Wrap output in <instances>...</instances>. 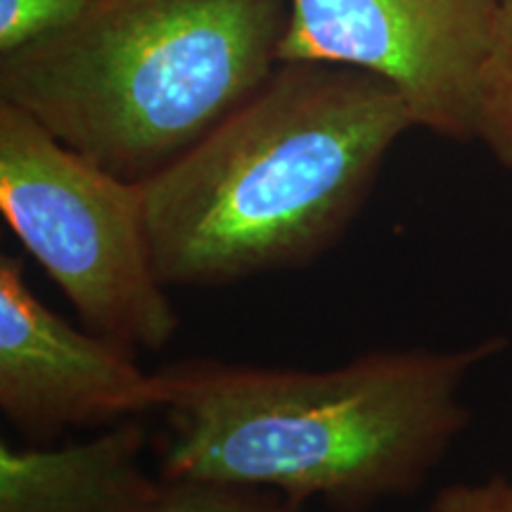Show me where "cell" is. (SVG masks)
Instances as JSON below:
<instances>
[{
    "mask_svg": "<svg viewBox=\"0 0 512 512\" xmlns=\"http://www.w3.org/2000/svg\"><path fill=\"white\" fill-rule=\"evenodd\" d=\"M503 335L375 349L325 370L185 358L157 370L164 482H216L368 512L418 494L472 422L463 399Z\"/></svg>",
    "mask_w": 512,
    "mask_h": 512,
    "instance_id": "6da1fadb",
    "label": "cell"
},
{
    "mask_svg": "<svg viewBox=\"0 0 512 512\" xmlns=\"http://www.w3.org/2000/svg\"><path fill=\"white\" fill-rule=\"evenodd\" d=\"M413 128L401 95L373 74L280 62L238 112L140 181L159 278L207 290L316 264Z\"/></svg>",
    "mask_w": 512,
    "mask_h": 512,
    "instance_id": "7a4b0ae2",
    "label": "cell"
},
{
    "mask_svg": "<svg viewBox=\"0 0 512 512\" xmlns=\"http://www.w3.org/2000/svg\"><path fill=\"white\" fill-rule=\"evenodd\" d=\"M287 17V0H91L0 55V100L100 169L147 181L264 86Z\"/></svg>",
    "mask_w": 512,
    "mask_h": 512,
    "instance_id": "3957f363",
    "label": "cell"
},
{
    "mask_svg": "<svg viewBox=\"0 0 512 512\" xmlns=\"http://www.w3.org/2000/svg\"><path fill=\"white\" fill-rule=\"evenodd\" d=\"M0 214L83 328L162 351L181 318L159 278L140 183L69 150L0 100Z\"/></svg>",
    "mask_w": 512,
    "mask_h": 512,
    "instance_id": "277c9868",
    "label": "cell"
},
{
    "mask_svg": "<svg viewBox=\"0 0 512 512\" xmlns=\"http://www.w3.org/2000/svg\"><path fill=\"white\" fill-rule=\"evenodd\" d=\"M280 62H320L387 81L415 128L477 140L479 76L498 0H287Z\"/></svg>",
    "mask_w": 512,
    "mask_h": 512,
    "instance_id": "5b68a950",
    "label": "cell"
},
{
    "mask_svg": "<svg viewBox=\"0 0 512 512\" xmlns=\"http://www.w3.org/2000/svg\"><path fill=\"white\" fill-rule=\"evenodd\" d=\"M136 351L74 328L31 290L22 259L0 254V411L34 444L162 411L157 373Z\"/></svg>",
    "mask_w": 512,
    "mask_h": 512,
    "instance_id": "8992f818",
    "label": "cell"
},
{
    "mask_svg": "<svg viewBox=\"0 0 512 512\" xmlns=\"http://www.w3.org/2000/svg\"><path fill=\"white\" fill-rule=\"evenodd\" d=\"M140 418L62 446L0 441V512H157L164 479L147 475Z\"/></svg>",
    "mask_w": 512,
    "mask_h": 512,
    "instance_id": "52a82bcc",
    "label": "cell"
},
{
    "mask_svg": "<svg viewBox=\"0 0 512 512\" xmlns=\"http://www.w3.org/2000/svg\"><path fill=\"white\" fill-rule=\"evenodd\" d=\"M477 143L512 171V0H498L494 34L479 76Z\"/></svg>",
    "mask_w": 512,
    "mask_h": 512,
    "instance_id": "ba28073f",
    "label": "cell"
},
{
    "mask_svg": "<svg viewBox=\"0 0 512 512\" xmlns=\"http://www.w3.org/2000/svg\"><path fill=\"white\" fill-rule=\"evenodd\" d=\"M302 501L268 489L216 482H164L157 512H304Z\"/></svg>",
    "mask_w": 512,
    "mask_h": 512,
    "instance_id": "9c48e42d",
    "label": "cell"
},
{
    "mask_svg": "<svg viewBox=\"0 0 512 512\" xmlns=\"http://www.w3.org/2000/svg\"><path fill=\"white\" fill-rule=\"evenodd\" d=\"M88 3L91 0H0V55L69 27Z\"/></svg>",
    "mask_w": 512,
    "mask_h": 512,
    "instance_id": "30bf717a",
    "label": "cell"
},
{
    "mask_svg": "<svg viewBox=\"0 0 512 512\" xmlns=\"http://www.w3.org/2000/svg\"><path fill=\"white\" fill-rule=\"evenodd\" d=\"M425 512H512V477L491 475L441 486Z\"/></svg>",
    "mask_w": 512,
    "mask_h": 512,
    "instance_id": "8fae6325",
    "label": "cell"
}]
</instances>
